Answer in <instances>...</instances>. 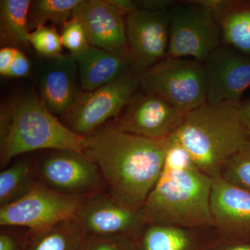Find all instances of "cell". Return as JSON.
<instances>
[{
  "label": "cell",
  "mask_w": 250,
  "mask_h": 250,
  "mask_svg": "<svg viewBox=\"0 0 250 250\" xmlns=\"http://www.w3.org/2000/svg\"><path fill=\"white\" fill-rule=\"evenodd\" d=\"M82 149L98 166L108 193L121 205L140 209L162 170L167 140L147 139L109 125L83 136Z\"/></svg>",
  "instance_id": "obj_1"
},
{
  "label": "cell",
  "mask_w": 250,
  "mask_h": 250,
  "mask_svg": "<svg viewBox=\"0 0 250 250\" xmlns=\"http://www.w3.org/2000/svg\"><path fill=\"white\" fill-rule=\"evenodd\" d=\"M212 182L183 148L167 141L162 170L143 207L146 222L187 228L213 227Z\"/></svg>",
  "instance_id": "obj_2"
},
{
  "label": "cell",
  "mask_w": 250,
  "mask_h": 250,
  "mask_svg": "<svg viewBox=\"0 0 250 250\" xmlns=\"http://www.w3.org/2000/svg\"><path fill=\"white\" fill-rule=\"evenodd\" d=\"M242 103H206L187 113L167 139L183 148L192 162L212 179L250 141L240 116Z\"/></svg>",
  "instance_id": "obj_3"
},
{
  "label": "cell",
  "mask_w": 250,
  "mask_h": 250,
  "mask_svg": "<svg viewBox=\"0 0 250 250\" xmlns=\"http://www.w3.org/2000/svg\"><path fill=\"white\" fill-rule=\"evenodd\" d=\"M82 141L36 95L21 98L1 112V167L17 156L39 149L83 152Z\"/></svg>",
  "instance_id": "obj_4"
},
{
  "label": "cell",
  "mask_w": 250,
  "mask_h": 250,
  "mask_svg": "<svg viewBox=\"0 0 250 250\" xmlns=\"http://www.w3.org/2000/svg\"><path fill=\"white\" fill-rule=\"evenodd\" d=\"M140 88L166 100L184 114L207 103L205 62L191 58H168L139 74Z\"/></svg>",
  "instance_id": "obj_5"
},
{
  "label": "cell",
  "mask_w": 250,
  "mask_h": 250,
  "mask_svg": "<svg viewBox=\"0 0 250 250\" xmlns=\"http://www.w3.org/2000/svg\"><path fill=\"white\" fill-rule=\"evenodd\" d=\"M168 58L205 62L221 45L222 31L209 10L196 1L174 4L169 10Z\"/></svg>",
  "instance_id": "obj_6"
},
{
  "label": "cell",
  "mask_w": 250,
  "mask_h": 250,
  "mask_svg": "<svg viewBox=\"0 0 250 250\" xmlns=\"http://www.w3.org/2000/svg\"><path fill=\"white\" fill-rule=\"evenodd\" d=\"M140 88L139 75L130 71L111 83L84 92L65 115V126L79 136L91 134L105 122L116 118Z\"/></svg>",
  "instance_id": "obj_7"
},
{
  "label": "cell",
  "mask_w": 250,
  "mask_h": 250,
  "mask_svg": "<svg viewBox=\"0 0 250 250\" xmlns=\"http://www.w3.org/2000/svg\"><path fill=\"white\" fill-rule=\"evenodd\" d=\"M86 197L65 196L40 181L18 201L0 208L1 227H21L31 232L75 218Z\"/></svg>",
  "instance_id": "obj_8"
},
{
  "label": "cell",
  "mask_w": 250,
  "mask_h": 250,
  "mask_svg": "<svg viewBox=\"0 0 250 250\" xmlns=\"http://www.w3.org/2000/svg\"><path fill=\"white\" fill-rule=\"evenodd\" d=\"M36 167L41 183L65 196L88 197L102 191L98 166L83 152L54 149Z\"/></svg>",
  "instance_id": "obj_9"
},
{
  "label": "cell",
  "mask_w": 250,
  "mask_h": 250,
  "mask_svg": "<svg viewBox=\"0 0 250 250\" xmlns=\"http://www.w3.org/2000/svg\"><path fill=\"white\" fill-rule=\"evenodd\" d=\"M75 220L85 238L117 236L134 238L147 223L143 208L134 209L125 207L103 191L85 199Z\"/></svg>",
  "instance_id": "obj_10"
},
{
  "label": "cell",
  "mask_w": 250,
  "mask_h": 250,
  "mask_svg": "<svg viewBox=\"0 0 250 250\" xmlns=\"http://www.w3.org/2000/svg\"><path fill=\"white\" fill-rule=\"evenodd\" d=\"M186 114L156 95L138 91L112 126L129 134L153 140H167Z\"/></svg>",
  "instance_id": "obj_11"
},
{
  "label": "cell",
  "mask_w": 250,
  "mask_h": 250,
  "mask_svg": "<svg viewBox=\"0 0 250 250\" xmlns=\"http://www.w3.org/2000/svg\"><path fill=\"white\" fill-rule=\"evenodd\" d=\"M169 10L138 9L125 18L131 67L139 75L167 57L170 21Z\"/></svg>",
  "instance_id": "obj_12"
},
{
  "label": "cell",
  "mask_w": 250,
  "mask_h": 250,
  "mask_svg": "<svg viewBox=\"0 0 250 250\" xmlns=\"http://www.w3.org/2000/svg\"><path fill=\"white\" fill-rule=\"evenodd\" d=\"M210 208L213 228L220 238L250 244V192L222 177H215Z\"/></svg>",
  "instance_id": "obj_13"
},
{
  "label": "cell",
  "mask_w": 250,
  "mask_h": 250,
  "mask_svg": "<svg viewBox=\"0 0 250 250\" xmlns=\"http://www.w3.org/2000/svg\"><path fill=\"white\" fill-rule=\"evenodd\" d=\"M207 79V103H241L250 86V57L220 45L205 62Z\"/></svg>",
  "instance_id": "obj_14"
},
{
  "label": "cell",
  "mask_w": 250,
  "mask_h": 250,
  "mask_svg": "<svg viewBox=\"0 0 250 250\" xmlns=\"http://www.w3.org/2000/svg\"><path fill=\"white\" fill-rule=\"evenodd\" d=\"M90 46L130 57L125 18L106 0H82L74 10Z\"/></svg>",
  "instance_id": "obj_15"
},
{
  "label": "cell",
  "mask_w": 250,
  "mask_h": 250,
  "mask_svg": "<svg viewBox=\"0 0 250 250\" xmlns=\"http://www.w3.org/2000/svg\"><path fill=\"white\" fill-rule=\"evenodd\" d=\"M79 84L78 64L72 55L47 59L39 75L41 100L54 116H65L82 95Z\"/></svg>",
  "instance_id": "obj_16"
},
{
  "label": "cell",
  "mask_w": 250,
  "mask_h": 250,
  "mask_svg": "<svg viewBox=\"0 0 250 250\" xmlns=\"http://www.w3.org/2000/svg\"><path fill=\"white\" fill-rule=\"evenodd\" d=\"M218 237L213 227L187 228L146 223L133 241L134 250H208Z\"/></svg>",
  "instance_id": "obj_17"
},
{
  "label": "cell",
  "mask_w": 250,
  "mask_h": 250,
  "mask_svg": "<svg viewBox=\"0 0 250 250\" xmlns=\"http://www.w3.org/2000/svg\"><path fill=\"white\" fill-rule=\"evenodd\" d=\"M74 58L78 64L81 88L85 92L98 89L133 70L130 57L93 46Z\"/></svg>",
  "instance_id": "obj_18"
},
{
  "label": "cell",
  "mask_w": 250,
  "mask_h": 250,
  "mask_svg": "<svg viewBox=\"0 0 250 250\" xmlns=\"http://www.w3.org/2000/svg\"><path fill=\"white\" fill-rule=\"evenodd\" d=\"M222 31L223 41L250 57V1L202 0Z\"/></svg>",
  "instance_id": "obj_19"
},
{
  "label": "cell",
  "mask_w": 250,
  "mask_h": 250,
  "mask_svg": "<svg viewBox=\"0 0 250 250\" xmlns=\"http://www.w3.org/2000/svg\"><path fill=\"white\" fill-rule=\"evenodd\" d=\"M30 0L0 1V41L1 45L28 47V35L30 33L28 14Z\"/></svg>",
  "instance_id": "obj_20"
},
{
  "label": "cell",
  "mask_w": 250,
  "mask_h": 250,
  "mask_svg": "<svg viewBox=\"0 0 250 250\" xmlns=\"http://www.w3.org/2000/svg\"><path fill=\"white\" fill-rule=\"evenodd\" d=\"M85 237L75 218L36 232L29 231L24 250H79Z\"/></svg>",
  "instance_id": "obj_21"
},
{
  "label": "cell",
  "mask_w": 250,
  "mask_h": 250,
  "mask_svg": "<svg viewBox=\"0 0 250 250\" xmlns=\"http://www.w3.org/2000/svg\"><path fill=\"white\" fill-rule=\"evenodd\" d=\"M36 166L18 161L0 173V208L18 201L39 182Z\"/></svg>",
  "instance_id": "obj_22"
},
{
  "label": "cell",
  "mask_w": 250,
  "mask_h": 250,
  "mask_svg": "<svg viewBox=\"0 0 250 250\" xmlns=\"http://www.w3.org/2000/svg\"><path fill=\"white\" fill-rule=\"evenodd\" d=\"M82 0H36L31 1L28 14L29 30L45 26L47 22L63 25L71 19ZM31 32V31H30Z\"/></svg>",
  "instance_id": "obj_23"
},
{
  "label": "cell",
  "mask_w": 250,
  "mask_h": 250,
  "mask_svg": "<svg viewBox=\"0 0 250 250\" xmlns=\"http://www.w3.org/2000/svg\"><path fill=\"white\" fill-rule=\"evenodd\" d=\"M28 40L36 53L42 58H57L63 55L61 34L54 26L37 28L29 33Z\"/></svg>",
  "instance_id": "obj_24"
},
{
  "label": "cell",
  "mask_w": 250,
  "mask_h": 250,
  "mask_svg": "<svg viewBox=\"0 0 250 250\" xmlns=\"http://www.w3.org/2000/svg\"><path fill=\"white\" fill-rule=\"evenodd\" d=\"M220 177L250 192V141L229 161Z\"/></svg>",
  "instance_id": "obj_25"
},
{
  "label": "cell",
  "mask_w": 250,
  "mask_h": 250,
  "mask_svg": "<svg viewBox=\"0 0 250 250\" xmlns=\"http://www.w3.org/2000/svg\"><path fill=\"white\" fill-rule=\"evenodd\" d=\"M61 39L62 46L70 51V55L73 57L83 53L90 46L84 29L75 18L62 25Z\"/></svg>",
  "instance_id": "obj_26"
},
{
  "label": "cell",
  "mask_w": 250,
  "mask_h": 250,
  "mask_svg": "<svg viewBox=\"0 0 250 250\" xmlns=\"http://www.w3.org/2000/svg\"><path fill=\"white\" fill-rule=\"evenodd\" d=\"M133 238L124 236L87 237L79 250H134Z\"/></svg>",
  "instance_id": "obj_27"
},
{
  "label": "cell",
  "mask_w": 250,
  "mask_h": 250,
  "mask_svg": "<svg viewBox=\"0 0 250 250\" xmlns=\"http://www.w3.org/2000/svg\"><path fill=\"white\" fill-rule=\"evenodd\" d=\"M29 230L27 232H18L4 229L0 233V250H24L27 245Z\"/></svg>",
  "instance_id": "obj_28"
},
{
  "label": "cell",
  "mask_w": 250,
  "mask_h": 250,
  "mask_svg": "<svg viewBox=\"0 0 250 250\" xmlns=\"http://www.w3.org/2000/svg\"><path fill=\"white\" fill-rule=\"evenodd\" d=\"M31 62L26 54L18 49L6 76L10 78L28 77L31 72Z\"/></svg>",
  "instance_id": "obj_29"
},
{
  "label": "cell",
  "mask_w": 250,
  "mask_h": 250,
  "mask_svg": "<svg viewBox=\"0 0 250 250\" xmlns=\"http://www.w3.org/2000/svg\"><path fill=\"white\" fill-rule=\"evenodd\" d=\"M137 9L150 11H168L175 3L171 0H137Z\"/></svg>",
  "instance_id": "obj_30"
},
{
  "label": "cell",
  "mask_w": 250,
  "mask_h": 250,
  "mask_svg": "<svg viewBox=\"0 0 250 250\" xmlns=\"http://www.w3.org/2000/svg\"><path fill=\"white\" fill-rule=\"evenodd\" d=\"M18 49L6 46L0 50V73L2 76H6L10 65L16 57Z\"/></svg>",
  "instance_id": "obj_31"
},
{
  "label": "cell",
  "mask_w": 250,
  "mask_h": 250,
  "mask_svg": "<svg viewBox=\"0 0 250 250\" xmlns=\"http://www.w3.org/2000/svg\"><path fill=\"white\" fill-rule=\"evenodd\" d=\"M208 250H250V244L233 243L219 236Z\"/></svg>",
  "instance_id": "obj_32"
},
{
  "label": "cell",
  "mask_w": 250,
  "mask_h": 250,
  "mask_svg": "<svg viewBox=\"0 0 250 250\" xmlns=\"http://www.w3.org/2000/svg\"><path fill=\"white\" fill-rule=\"evenodd\" d=\"M115 9L118 10L125 18L132 14L137 9L136 0H106Z\"/></svg>",
  "instance_id": "obj_33"
},
{
  "label": "cell",
  "mask_w": 250,
  "mask_h": 250,
  "mask_svg": "<svg viewBox=\"0 0 250 250\" xmlns=\"http://www.w3.org/2000/svg\"><path fill=\"white\" fill-rule=\"evenodd\" d=\"M240 116L242 123L250 138V100L246 103H242L240 108Z\"/></svg>",
  "instance_id": "obj_34"
}]
</instances>
